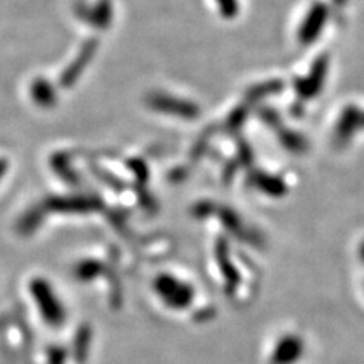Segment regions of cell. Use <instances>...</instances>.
Wrapping results in <instances>:
<instances>
[{"mask_svg":"<svg viewBox=\"0 0 364 364\" xmlns=\"http://www.w3.org/2000/svg\"><path fill=\"white\" fill-rule=\"evenodd\" d=\"M5 168H6V163L0 159V178H2V175L5 173Z\"/></svg>","mask_w":364,"mask_h":364,"instance_id":"obj_1","label":"cell"}]
</instances>
